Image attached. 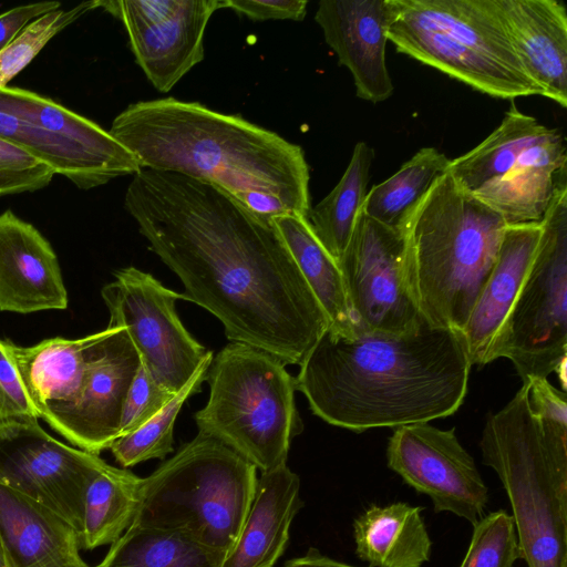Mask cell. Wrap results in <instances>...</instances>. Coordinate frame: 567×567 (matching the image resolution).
<instances>
[{
    "label": "cell",
    "instance_id": "cell-7",
    "mask_svg": "<svg viewBox=\"0 0 567 567\" xmlns=\"http://www.w3.org/2000/svg\"><path fill=\"white\" fill-rule=\"evenodd\" d=\"M257 478L252 464L198 432L143 478L132 524L183 533L226 556L240 534Z\"/></svg>",
    "mask_w": 567,
    "mask_h": 567
},
{
    "label": "cell",
    "instance_id": "cell-22",
    "mask_svg": "<svg viewBox=\"0 0 567 567\" xmlns=\"http://www.w3.org/2000/svg\"><path fill=\"white\" fill-rule=\"evenodd\" d=\"M302 505L300 478L287 464L261 473L240 534L221 567H274Z\"/></svg>",
    "mask_w": 567,
    "mask_h": 567
},
{
    "label": "cell",
    "instance_id": "cell-26",
    "mask_svg": "<svg viewBox=\"0 0 567 567\" xmlns=\"http://www.w3.org/2000/svg\"><path fill=\"white\" fill-rule=\"evenodd\" d=\"M271 221L328 316L329 329L346 337L353 336L339 266L317 239L307 218L296 214H286L274 217Z\"/></svg>",
    "mask_w": 567,
    "mask_h": 567
},
{
    "label": "cell",
    "instance_id": "cell-40",
    "mask_svg": "<svg viewBox=\"0 0 567 567\" xmlns=\"http://www.w3.org/2000/svg\"><path fill=\"white\" fill-rule=\"evenodd\" d=\"M529 383V403L540 419L567 429L566 392L554 388L547 378H537Z\"/></svg>",
    "mask_w": 567,
    "mask_h": 567
},
{
    "label": "cell",
    "instance_id": "cell-4",
    "mask_svg": "<svg viewBox=\"0 0 567 567\" xmlns=\"http://www.w3.org/2000/svg\"><path fill=\"white\" fill-rule=\"evenodd\" d=\"M507 224L446 171L406 216L404 274L423 320L461 333Z\"/></svg>",
    "mask_w": 567,
    "mask_h": 567
},
{
    "label": "cell",
    "instance_id": "cell-14",
    "mask_svg": "<svg viewBox=\"0 0 567 567\" xmlns=\"http://www.w3.org/2000/svg\"><path fill=\"white\" fill-rule=\"evenodd\" d=\"M106 329L76 393L40 417L74 447L96 455L120 435L123 406L142 363L125 328Z\"/></svg>",
    "mask_w": 567,
    "mask_h": 567
},
{
    "label": "cell",
    "instance_id": "cell-8",
    "mask_svg": "<svg viewBox=\"0 0 567 567\" xmlns=\"http://www.w3.org/2000/svg\"><path fill=\"white\" fill-rule=\"evenodd\" d=\"M270 353L229 342L212 360L209 398L196 412L198 432L214 437L261 473L287 464L292 437L302 431L295 379Z\"/></svg>",
    "mask_w": 567,
    "mask_h": 567
},
{
    "label": "cell",
    "instance_id": "cell-13",
    "mask_svg": "<svg viewBox=\"0 0 567 567\" xmlns=\"http://www.w3.org/2000/svg\"><path fill=\"white\" fill-rule=\"evenodd\" d=\"M386 463L405 484L431 499L435 513H451L472 526L484 516L488 488L454 429L441 430L429 422L395 427Z\"/></svg>",
    "mask_w": 567,
    "mask_h": 567
},
{
    "label": "cell",
    "instance_id": "cell-34",
    "mask_svg": "<svg viewBox=\"0 0 567 567\" xmlns=\"http://www.w3.org/2000/svg\"><path fill=\"white\" fill-rule=\"evenodd\" d=\"M101 0L83 1L69 9H56L28 24L0 52V89L18 75L39 54L47 43L87 12L100 8Z\"/></svg>",
    "mask_w": 567,
    "mask_h": 567
},
{
    "label": "cell",
    "instance_id": "cell-15",
    "mask_svg": "<svg viewBox=\"0 0 567 567\" xmlns=\"http://www.w3.org/2000/svg\"><path fill=\"white\" fill-rule=\"evenodd\" d=\"M315 20L339 65L350 71L357 96L371 103L391 97L386 0H321Z\"/></svg>",
    "mask_w": 567,
    "mask_h": 567
},
{
    "label": "cell",
    "instance_id": "cell-37",
    "mask_svg": "<svg viewBox=\"0 0 567 567\" xmlns=\"http://www.w3.org/2000/svg\"><path fill=\"white\" fill-rule=\"evenodd\" d=\"M39 419L7 348L6 339H0V425Z\"/></svg>",
    "mask_w": 567,
    "mask_h": 567
},
{
    "label": "cell",
    "instance_id": "cell-23",
    "mask_svg": "<svg viewBox=\"0 0 567 567\" xmlns=\"http://www.w3.org/2000/svg\"><path fill=\"white\" fill-rule=\"evenodd\" d=\"M0 111L55 134L115 178L142 169L135 155L109 131L39 93L7 85L0 89Z\"/></svg>",
    "mask_w": 567,
    "mask_h": 567
},
{
    "label": "cell",
    "instance_id": "cell-24",
    "mask_svg": "<svg viewBox=\"0 0 567 567\" xmlns=\"http://www.w3.org/2000/svg\"><path fill=\"white\" fill-rule=\"evenodd\" d=\"M102 331L79 339L50 338L31 346L6 344L39 417L50 406L70 401L76 393Z\"/></svg>",
    "mask_w": 567,
    "mask_h": 567
},
{
    "label": "cell",
    "instance_id": "cell-19",
    "mask_svg": "<svg viewBox=\"0 0 567 567\" xmlns=\"http://www.w3.org/2000/svg\"><path fill=\"white\" fill-rule=\"evenodd\" d=\"M0 537L9 567H90L65 519L1 481Z\"/></svg>",
    "mask_w": 567,
    "mask_h": 567
},
{
    "label": "cell",
    "instance_id": "cell-32",
    "mask_svg": "<svg viewBox=\"0 0 567 567\" xmlns=\"http://www.w3.org/2000/svg\"><path fill=\"white\" fill-rule=\"evenodd\" d=\"M0 137L13 143L81 189L107 184L115 177L103 166L55 134L0 111Z\"/></svg>",
    "mask_w": 567,
    "mask_h": 567
},
{
    "label": "cell",
    "instance_id": "cell-42",
    "mask_svg": "<svg viewBox=\"0 0 567 567\" xmlns=\"http://www.w3.org/2000/svg\"><path fill=\"white\" fill-rule=\"evenodd\" d=\"M53 175V171L47 165L25 172L0 171V196L43 188L51 182Z\"/></svg>",
    "mask_w": 567,
    "mask_h": 567
},
{
    "label": "cell",
    "instance_id": "cell-29",
    "mask_svg": "<svg viewBox=\"0 0 567 567\" xmlns=\"http://www.w3.org/2000/svg\"><path fill=\"white\" fill-rule=\"evenodd\" d=\"M549 130L512 103L498 127L477 146L451 159L447 171L461 186L474 192L507 172Z\"/></svg>",
    "mask_w": 567,
    "mask_h": 567
},
{
    "label": "cell",
    "instance_id": "cell-21",
    "mask_svg": "<svg viewBox=\"0 0 567 567\" xmlns=\"http://www.w3.org/2000/svg\"><path fill=\"white\" fill-rule=\"evenodd\" d=\"M224 0H182L171 17L127 32L136 63L161 93L174 85L204 59V34Z\"/></svg>",
    "mask_w": 567,
    "mask_h": 567
},
{
    "label": "cell",
    "instance_id": "cell-10",
    "mask_svg": "<svg viewBox=\"0 0 567 567\" xmlns=\"http://www.w3.org/2000/svg\"><path fill=\"white\" fill-rule=\"evenodd\" d=\"M114 277L101 290L110 313L107 327L125 328L152 379L177 394L209 352L178 318L175 303L182 293L132 266L116 270Z\"/></svg>",
    "mask_w": 567,
    "mask_h": 567
},
{
    "label": "cell",
    "instance_id": "cell-20",
    "mask_svg": "<svg viewBox=\"0 0 567 567\" xmlns=\"http://www.w3.org/2000/svg\"><path fill=\"white\" fill-rule=\"evenodd\" d=\"M540 235V221L506 226L496 261L461 331L472 365L487 363L489 348L518 295Z\"/></svg>",
    "mask_w": 567,
    "mask_h": 567
},
{
    "label": "cell",
    "instance_id": "cell-3",
    "mask_svg": "<svg viewBox=\"0 0 567 567\" xmlns=\"http://www.w3.org/2000/svg\"><path fill=\"white\" fill-rule=\"evenodd\" d=\"M109 132L142 169L182 174L238 202L261 192L292 214L307 218L310 212L309 165L301 146L239 115L165 97L130 104Z\"/></svg>",
    "mask_w": 567,
    "mask_h": 567
},
{
    "label": "cell",
    "instance_id": "cell-45",
    "mask_svg": "<svg viewBox=\"0 0 567 567\" xmlns=\"http://www.w3.org/2000/svg\"><path fill=\"white\" fill-rule=\"evenodd\" d=\"M560 380V384L563 386V391L566 392V359H564L555 369V371Z\"/></svg>",
    "mask_w": 567,
    "mask_h": 567
},
{
    "label": "cell",
    "instance_id": "cell-43",
    "mask_svg": "<svg viewBox=\"0 0 567 567\" xmlns=\"http://www.w3.org/2000/svg\"><path fill=\"white\" fill-rule=\"evenodd\" d=\"M43 165L23 148L0 137V171L25 172Z\"/></svg>",
    "mask_w": 567,
    "mask_h": 567
},
{
    "label": "cell",
    "instance_id": "cell-31",
    "mask_svg": "<svg viewBox=\"0 0 567 567\" xmlns=\"http://www.w3.org/2000/svg\"><path fill=\"white\" fill-rule=\"evenodd\" d=\"M451 158L435 147H423L389 178L368 190L362 213L388 227L403 223L433 182L449 169Z\"/></svg>",
    "mask_w": 567,
    "mask_h": 567
},
{
    "label": "cell",
    "instance_id": "cell-44",
    "mask_svg": "<svg viewBox=\"0 0 567 567\" xmlns=\"http://www.w3.org/2000/svg\"><path fill=\"white\" fill-rule=\"evenodd\" d=\"M285 567H357L326 555H322L315 548H310L307 554L288 560Z\"/></svg>",
    "mask_w": 567,
    "mask_h": 567
},
{
    "label": "cell",
    "instance_id": "cell-33",
    "mask_svg": "<svg viewBox=\"0 0 567 567\" xmlns=\"http://www.w3.org/2000/svg\"><path fill=\"white\" fill-rule=\"evenodd\" d=\"M212 360L213 352L209 351L190 380L161 412L111 444L109 450L118 464L125 468L132 467L152 458L164 460L173 452L175 420L184 402L202 390Z\"/></svg>",
    "mask_w": 567,
    "mask_h": 567
},
{
    "label": "cell",
    "instance_id": "cell-17",
    "mask_svg": "<svg viewBox=\"0 0 567 567\" xmlns=\"http://www.w3.org/2000/svg\"><path fill=\"white\" fill-rule=\"evenodd\" d=\"M514 50L543 96L567 106V11L558 0H495Z\"/></svg>",
    "mask_w": 567,
    "mask_h": 567
},
{
    "label": "cell",
    "instance_id": "cell-6",
    "mask_svg": "<svg viewBox=\"0 0 567 567\" xmlns=\"http://www.w3.org/2000/svg\"><path fill=\"white\" fill-rule=\"evenodd\" d=\"M396 51L476 91L514 100L542 95L520 63L495 0H386Z\"/></svg>",
    "mask_w": 567,
    "mask_h": 567
},
{
    "label": "cell",
    "instance_id": "cell-5",
    "mask_svg": "<svg viewBox=\"0 0 567 567\" xmlns=\"http://www.w3.org/2000/svg\"><path fill=\"white\" fill-rule=\"evenodd\" d=\"M480 449L511 503L520 558L567 567V429L533 412L528 382L488 416Z\"/></svg>",
    "mask_w": 567,
    "mask_h": 567
},
{
    "label": "cell",
    "instance_id": "cell-18",
    "mask_svg": "<svg viewBox=\"0 0 567 567\" xmlns=\"http://www.w3.org/2000/svg\"><path fill=\"white\" fill-rule=\"evenodd\" d=\"M566 164L564 136L550 128L507 172L472 193L507 225L539 223L557 187L567 182Z\"/></svg>",
    "mask_w": 567,
    "mask_h": 567
},
{
    "label": "cell",
    "instance_id": "cell-36",
    "mask_svg": "<svg viewBox=\"0 0 567 567\" xmlns=\"http://www.w3.org/2000/svg\"><path fill=\"white\" fill-rule=\"evenodd\" d=\"M176 394L157 384L141 367L128 390L120 422V435L131 433L161 412Z\"/></svg>",
    "mask_w": 567,
    "mask_h": 567
},
{
    "label": "cell",
    "instance_id": "cell-12",
    "mask_svg": "<svg viewBox=\"0 0 567 567\" xmlns=\"http://www.w3.org/2000/svg\"><path fill=\"white\" fill-rule=\"evenodd\" d=\"M104 462L54 439L38 420L0 425V481L55 512L79 534L85 486Z\"/></svg>",
    "mask_w": 567,
    "mask_h": 567
},
{
    "label": "cell",
    "instance_id": "cell-11",
    "mask_svg": "<svg viewBox=\"0 0 567 567\" xmlns=\"http://www.w3.org/2000/svg\"><path fill=\"white\" fill-rule=\"evenodd\" d=\"M405 240L362 210L337 261L353 332L401 334L424 322L404 274Z\"/></svg>",
    "mask_w": 567,
    "mask_h": 567
},
{
    "label": "cell",
    "instance_id": "cell-38",
    "mask_svg": "<svg viewBox=\"0 0 567 567\" xmlns=\"http://www.w3.org/2000/svg\"><path fill=\"white\" fill-rule=\"evenodd\" d=\"M182 0H107L100 8L120 19L126 32L153 25L176 12Z\"/></svg>",
    "mask_w": 567,
    "mask_h": 567
},
{
    "label": "cell",
    "instance_id": "cell-27",
    "mask_svg": "<svg viewBox=\"0 0 567 567\" xmlns=\"http://www.w3.org/2000/svg\"><path fill=\"white\" fill-rule=\"evenodd\" d=\"M142 477L104 462L90 477L83 495L82 549L112 545L136 514Z\"/></svg>",
    "mask_w": 567,
    "mask_h": 567
},
{
    "label": "cell",
    "instance_id": "cell-46",
    "mask_svg": "<svg viewBox=\"0 0 567 567\" xmlns=\"http://www.w3.org/2000/svg\"><path fill=\"white\" fill-rule=\"evenodd\" d=\"M0 567H9L1 537H0Z\"/></svg>",
    "mask_w": 567,
    "mask_h": 567
},
{
    "label": "cell",
    "instance_id": "cell-9",
    "mask_svg": "<svg viewBox=\"0 0 567 567\" xmlns=\"http://www.w3.org/2000/svg\"><path fill=\"white\" fill-rule=\"evenodd\" d=\"M540 226L535 257L486 359L511 360L523 382L547 378L567 357V182Z\"/></svg>",
    "mask_w": 567,
    "mask_h": 567
},
{
    "label": "cell",
    "instance_id": "cell-25",
    "mask_svg": "<svg viewBox=\"0 0 567 567\" xmlns=\"http://www.w3.org/2000/svg\"><path fill=\"white\" fill-rule=\"evenodd\" d=\"M422 511L404 502L370 505L352 524L358 558L369 567H422L432 553Z\"/></svg>",
    "mask_w": 567,
    "mask_h": 567
},
{
    "label": "cell",
    "instance_id": "cell-2",
    "mask_svg": "<svg viewBox=\"0 0 567 567\" xmlns=\"http://www.w3.org/2000/svg\"><path fill=\"white\" fill-rule=\"evenodd\" d=\"M471 367L461 333L425 321L401 334L346 337L328 329L295 382L320 419L363 432L455 413Z\"/></svg>",
    "mask_w": 567,
    "mask_h": 567
},
{
    "label": "cell",
    "instance_id": "cell-16",
    "mask_svg": "<svg viewBox=\"0 0 567 567\" xmlns=\"http://www.w3.org/2000/svg\"><path fill=\"white\" fill-rule=\"evenodd\" d=\"M69 303L58 256L30 223L0 214V310L21 315L63 310Z\"/></svg>",
    "mask_w": 567,
    "mask_h": 567
},
{
    "label": "cell",
    "instance_id": "cell-41",
    "mask_svg": "<svg viewBox=\"0 0 567 567\" xmlns=\"http://www.w3.org/2000/svg\"><path fill=\"white\" fill-rule=\"evenodd\" d=\"M58 1H42L14 7L0 14V52L4 50L32 21L60 9Z\"/></svg>",
    "mask_w": 567,
    "mask_h": 567
},
{
    "label": "cell",
    "instance_id": "cell-28",
    "mask_svg": "<svg viewBox=\"0 0 567 567\" xmlns=\"http://www.w3.org/2000/svg\"><path fill=\"white\" fill-rule=\"evenodd\" d=\"M373 161V148L358 142L338 184L307 216L312 233L336 261L346 250L361 214Z\"/></svg>",
    "mask_w": 567,
    "mask_h": 567
},
{
    "label": "cell",
    "instance_id": "cell-39",
    "mask_svg": "<svg viewBox=\"0 0 567 567\" xmlns=\"http://www.w3.org/2000/svg\"><path fill=\"white\" fill-rule=\"evenodd\" d=\"M307 0H224L223 9H231L254 21H301L307 14Z\"/></svg>",
    "mask_w": 567,
    "mask_h": 567
},
{
    "label": "cell",
    "instance_id": "cell-35",
    "mask_svg": "<svg viewBox=\"0 0 567 567\" xmlns=\"http://www.w3.org/2000/svg\"><path fill=\"white\" fill-rule=\"evenodd\" d=\"M519 558L513 518L506 511L498 509L473 525L466 554L458 567H514Z\"/></svg>",
    "mask_w": 567,
    "mask_h": 567
},
{
    "label": "cell",
    "instance_id": "cell-30",
    "mask_svg": "<svg viewBox=\"0 0 567 567\" xmlns=\"http://www.w3.org/2000/svg\"><path fill=\"white\" fill-rule=\"evenodd\" d=\"M224 559L183 533L131 524L94 567H221Z\"/></svg>",
    "mask_w": 567,
    "mask_h": 567
},
{
    "label": "cell",
    "instance_id": "cell-1",
    "mask_svg": "<svg viewBox=\"0 0 567 567\" xmlns=\"http://www.w3.org/2000/svg\"><path fill=\"white\" fill-rule=\"evenodd\" d=\"M124 207L182 281L183 299L215 316L230 342L300 365L329 329L272 221L223 189L143 168L127 186Z\"/></svg>",
    "mask_w": 567,
    "mask_h": 567
}]
</instances>
